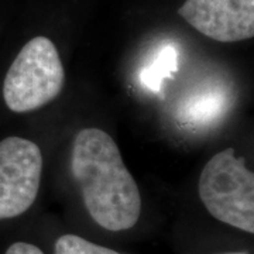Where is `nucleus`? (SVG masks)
I'll return each instance as SVG.
<instances>
[{
    "label": "nucleus",
    "mask_w": 254,
    "mask_h": 254,
    "mask_svg": "<svg viewBox=\"0 0 254 254\" xmlns=\"http://www.w3.org/2000/svg\"><path fill=\"white\" fill-rule=\"evenodd\" d=\"M71 171L85 208L103 229L123 232L137 223L141 196L116 141L100 128H83L73 140Z\"/></svg>",
    "instance_id": "1"
},
{
    "label": "nucleus",
    "mask_w": 254,
    "mask_h": 254,
    "mask_svg": "<svg viewBox=\"0 0 254 254\" xmlns=\"http://www.w3.org/2000/svg\"><path fill=\"white\" fill-rule=\"evenodd\" d=\"M199 196L213 218L254 233V175L233 148L215 154L203 167Z\"/></svg>",
    "instance_id": "2"
},
{
    "label": "nucleus",
    "mask_w": 254,
    "mask_h": 254,
    "mask_svg": "<svg viewBox=\"0 0 254 254\" xmlns=\"http://www.w3.org/2000/svg\"><path fill=\"white\" fill-rule=\"evenodd\" d=\"M65 85V69L55 44L34 37L10 65L3 83V98L11 112L26 113L54 100Z\"/></svg>",
    "instance_id": "3"
},
{
    "label": "nucleus",
    "mask_w": 254,
    "mask_h": 254,
    "mask_svg": "<svg viewBox=\"0 0 254 254\" xmlns=\"http://www.w3.org/2000/svg\"><path fill=\"white\" fill-rule=\"evenodd\" d=\"M43 175L40 147L23 137L0 141V220L17 218L33 206Z\"/></svg>",
    "instance_id": "4"
},
{
    "label": "nucleus",
    "mask_w": 254,
    "mask_h": 254,
    "mask_svg": "<svg viewBox=\"0 0 254 254\" xmlns=\"http://www.w3.org/2000/svg\"><path fill=\"white\" fill-rule=\"evenodd\" d=\"M178 13L190 27L219 43L254 36V0H185Z\"/></svg>",
    "instance_id": "5"
},
{
    "label": "nucleus",
    "mask_w": 254,
    "mask_h": 254,
    "mask_svg": "<svg viewBox=\"0 0 254 254\" xmlns=\"http://www.w3.org/2000/svg\"><path fill=\"white\" fill-rule=\"evenodd\" d=\"M178 71V53L173 46H165L157 54L153 64L145 66L141 72V82L145 88L158 92L164 79L173 76Z\"/></svg>",
    "instance_id": "6"
},
{
    "label": "nucleus",
    "mask_w": 254,
    "mask_h": 254,
    "mask_svg": "<svg viewBox=\"0 0 254 254\" xmlns=\"http://www.w3.org/2000/svg\"><path fill=\"white\" fill-rule=\"evenodd\" d=\"M54 254H120L112 249L95 245L76 235H64L54 246Z\"/></svg>",
    "instance_id": "7"
},
{
    "label": "nucleus",
    "mask_w": 254,
    "mask_h": 254,
    "mask_svg": "<svg viewBox=\"0 0 254 254\" xmlns=\"http://www.w3.org/2000/svg\"><path fill=\"white\" fill-rule=\"evenodd\" d=\"M6 254H44L41 249H38L37 246L30 245V243H24V242H17L13 243L7 249Z\"/></svg>",
    "instance_id": "8"
},
{
    "label": "nucleus",
    "mask_w": 254,
    "mask_h": 254,
    "mask_svg": "<svg viewBox=\"0 0 254 254\" xmlns=\"http://www.w3.org/2000/svg\"><path fill=\"white\" fill-rule=\"evenodd\" d=\"M222 254H249V253H222Z\"/></svg>",
    "instance_id": "9"
}]
</instances>
